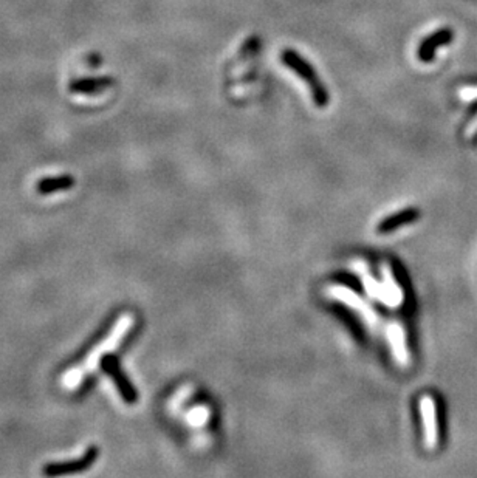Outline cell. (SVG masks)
<instances>
[{
	"mask_svg": "<svg viewBox=\"0 0 477 478\" xmlns=\"http://www.w3.org/2000/svg\"><path fill=\"white\" fill-rule=\"evenodd\" d=\"M73 185V180L70 176H62V178H48L39 183V191L42 194H50L61 191V189H69Z\"/></svg>",
	"mask_w": 477,
	"mask_h": 478,
	"instance_id": "7",
	"label": "cell"
},
{
	"mask_svg": "<svg viewBox=\"0 0 477 478\" xmlns=\"http://www.w3.org/2000/svg\"><path fill=\"white\" fill-rule=\"evenodd\" d=\"M459 98L462 101H477V85H467L459 89Z\"/></svg>",
	"mask_w": 477,
	"mask_h": 478,
	"instance_id": "8",
	"label": "cell"
},
{
	"mask_svg": "<svg viewBox=\"0 0 477 478\" xmlns=\"http://www.w3.org/2000/svg\"><path fill=\"white\" fill-rule=\"evenodd\" d=\"M420 416L423 425V443L428 450L439 446V425H437L435 399L431 395L420 398Z\"/></svg>",
	"mask_w": 477,
	"mask_h": 478,
	"instance_id": "2",
	"label": "cell"
},
{
	"mask_svg": "<svg viewBox=\"0 0 477 478\" xmlns=\"http://www.w3.org/2000/svg\"><path fill=\"white\" fill-rule=\"evenodd\" d=\"M476 134H477V115L474 116V120L468 124L465 136H467V138H471V136H474Z\"/></svg>",
	"mask_w": 477,
	"mask_h": 478,
	"instance_id": "9",
	"label": "cell"
},
{
	"mask_svg": "<svg viewBox=\"0 0 477 478\" xmlns=\"http://www.w3.org/2000/svg\"><path fill=\"white\" fill-rule=\"evenodd\" d=\"M390 339H392V349L397 359L400 362H408V349H406V339H404V330L400 325H392L390 329Z\"/></svg>",
	"mask_w": 477,
	"mask_h": 478,
	"instance_id": "5",
	"label": "cell"
},
{
	"mask_svg": "<svg viewBox=\"0 0 477 478\" xmlns=\"http://www.w3.org/2000/svg\"><path fill=\"white\" fill-rule=\"evenodd\" d=\"M135 325V318L132 313H124L118 318V320H115V324L110 327L109 333L106 338H102L100 342H98L93 349H91L87 356L84 358V361L81 364L75 365L73 369H70L69 371H65L62 375V387L65 390H75L82 385V383L86 381L87 376L91 375L98 367H100L104 356H107L109 353L115 351L121 342L124 340L130 331H132Z\"/></svg>",
	"mask_w": 477,
	"mask_h": 478,
	"instance_id": "1",
	"label": "cell"
},
{
	"mask_svg": "<svg viewBox=\"0 0 477 478\" xmlns=\"http://www.w3.org/2000/svg\"><path fill=\"white\" fill-rule=\"evenodd\" d=\"M417 217V212L415 211H404V212H400V214H397V215H392V217L386 219L383 221V223H380V226H378V231L380 232H390V231H394V229L397 228H400L403 225H406V223H411V221H414Z\"/></svg>",
	"mask_w": 477,
	"mask_h": 478,
	"instance_id": "6",
	"label": "cell"
},
{
	"mask_svg": "<svg viewBox=\"0 0 477 478\" xmlns=\"http://www.w3.org/2000/svg\"><path fill=\"white\" fill-rule=\"evenodd\" d=\"M96 455H98V450L95 448H90L86 454H84L81 458H76V460L48 464L44 472L45 475H65V474L80 472V470L87 469L95 463Z\"/></svg>",
	"mask_w": 477,
	"mask_h": 478,
	"instance_id": "3",
	"label": "cell"
},
{
	"mask_svg": "<svg viewBox=\"0 0 477 478\" xmlns=\"http://www.w3.org/2000/svg\"><path fill=\"white\" fill-rule=\"evenodd\" d=\"M104 367H106V371L109 373V375L114 378V381L116 384V387H118L121 396L126 399L127 403H134L136 399L135 389L132 387V384L127 381L126 376L123 375V371L118 369V364H115V361L110 359V361L104 364Z\"/></svg>",
	"mask_w": 477,
	"mask_h": 478,
	"instance_id": "4",
	"label": "cell"
}]
</instances>
